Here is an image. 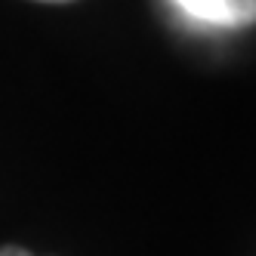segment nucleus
I'll return each instance as SVG.
<instances>
[{"mask_svg": "<svg viewBox=\"0 0 256 256\" xmlns=\"http://www.w3.org/2000/svg\"><path fill=\"white\" fill-rule=\"evenodd\" d=\"M194 22L219 28H247L256 25V0H173Z\"/></svg>", "mask_w": 256, "mask_h": 256, "instance_id": "nucleus-1", "label": "nucleus"}, {"mask_svg": "<svg viewBox=\"0 0 256 256\" xmlns=\"http://www.w3.org/2000/svg\"><path fill=\"white\" fill-rule=\"evenodd\" d=\"M40 4H71V0H40Z\"/></svg>", "mask_w": 256, "mask_h": 256, "instance_id": "nucleus-3", "label": "nucleus"}, {"mask_svg": "<svg viewBox=\"0 0 256 256\" xmlns=\"http://www.w3.org/2000/svg\"><path fill=\"white\" fill-rule=\"evenodd\" d=\"M0 256H34V253H28V250H22V247L6 244V247H0Z\"/></svg>", "mask_w": 256, "mask_h": 256, "instance_id": "nucleus-2", "label": "nucleus"}]
</instances>
